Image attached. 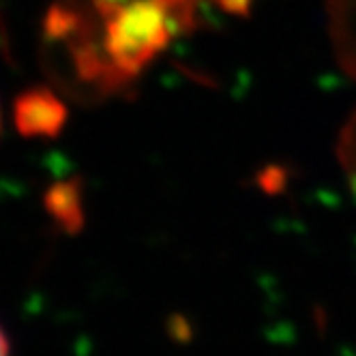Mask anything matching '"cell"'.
Segmentation results:
<instances>
[{"label":"cell","mask_w":356,"mask_h":356,"mask_svg":"<svg viewBox=\"0 0 356 356\" xmlns=\"http://www.w3.org/2000/svg\"><path fill=\"white\" fill-rule=\"evenodd\" d=\"M67 120L63 101L47 88H31L15 99V127L26 138H56Z\"/></svg>","instance_id":"2"},{"label":"cell","mask_w":356,"mask_h":356,"mask_svg":"<svg viewBox=\"0 0 356 356\" xmlns=\"http://www.w3.org/2000/svg\"><path fill=\"white\" fill-rule=\"evenodd\" d=\"M0 356H9V343H7L3 328H0Z\"/></svg>","instance_id":"4"},{"label":"cell","mask_w":356,"mask_h":356,"mask_svg":"<svg viewBox=\"0 0 356 356\" xmlns=\"http://www.w3.org/2000/svg\"><path fill=\"white\" fill-rule=\"evenodd\" d=\"M106 54L116 73L140 71L168 41L163 0H131L106 13Z\"/></svg>","instance_id":"1"},{"label":"cell","mask_w":356,"mask_h":356,"mask_svg":"<svg viewBox=\"0 0 356 356\" xmlns=\"http://www.w3.org/2000/svg\"><path fill=\"white\" fill-rule=\"evenodd\" d=\"M45 209L52 213L69 232L82 227V193L78 181H65L49 187L45 193Z\"/></svg>","instance_id":"3"}]
</instances>
